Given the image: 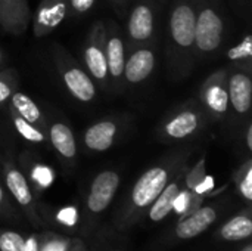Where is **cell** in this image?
<instances>
[{
    "instance_id": "1",
    "label": "cell",
    "mask_w": 252,
    "mask_h": 251,
    "mask_svg": "<svg viewBox=\"0 0 252 251\" xmlns=\"http://www.w3.org/2000/svg\"><path fill=\"white\" fill-rule=\"evenodd\" d=\"M185 167L183 158H171L157 166L148 169L134 183L131 192L118 213L115 229L121 234L126 229L131 228L152 206V203L158 198L167 183L176 176V173Z\"/></svg>"
},
{
    "instance_id": "2",
    "label": "cell",
    "mask_w": 252,
    "mask_h": 251,
    "mask_svg": "<svg viewBox=\"0 0 252 251\" xmlns=\"http://www.w3.org/2000/svg\"><path fill=\"white\" fill-rule=\"evenodd\" d=\"M120 175L114 170H103L92 182L90 192L86 200V213L89 225L84 226V232L87 234L92 229V223L109 207L112 203L118 186H120Z\"/></svg>"
},
{
    "instance_id": "3",
    "label": "cell",
    "mask_w": 252,
    "mask_h": 251,
    "mask_svg": "<svg viewBox=\"0 0 252 251\" xmlns=\"http://www.w3.org/2000/svg\"><path fill=\"white\" fill-rule=\"evenodd\" d=\"M224 22L220 13L211 6H204L196 13L195 44L201 53L216 52L223 41Z\"/></svg>"
},
{
    "instance_id": "4",
    "label": "cell",
    "mask_w": 252,
    "mask_h": 251,
    "mask_svg": "<svg viewBox=\"0 0 252 251\" xmlns=\"http://www.w3.org/2000/svg\"><path fill=\"white\" fill-rule=\"evenodd\" d=\"M3 178H4L7 191L10 192V195L13 197L16 204L22 209L27 219L34 226H40L41 222H40V216L37 213V204H35L31 186H30L27 178L24 176V173L19 169H16L15 166L7 164L3 169Z\"/></svg>"
},
{
    "instance_id": "5",
    "label": "cell",
    "mask_w": 252,
    "mask_h": 251,
    "mask_svg": "<svg viewBox=\"0 0 252 251\" xmlns=\"http://www.w3.org/2000/svg\"><path fill=\"white\" fill-rule=\"evenodd\" d=\"M196 10L188 1H179L170 16V34L174 46L188 50L195 44Z\"/></svg>"
},
{
    "instance_id": "6",
    "label": "cell",
    "mask_w": 252,
    "mask_h": 251,
    "mask_svg": "<svg viewBox=\"0 0 252 251\" xmlns=\"http://www.w3.org/2000/svg\"><path fill=\"white\" fill-rule=\"evenodd\" d=\"M219 219V207L204 206L190 212L188 216L182 217L174 228V237L177 240H192L204 234L214 225Z\"/></svg>"
},
{
    "instance_id": "7",
    "label": "cell",
    "mask_w": 252,
    "mask_h": 251,
    "mask_svg": "<svg viewBox=\"0 0 252 251\" xmlns=\"http://www.w3.org/2000/svg\"><path fill=\"white\" fill-rule=\"evenodd\" d=\"M84 64L97 81H106L109 74L105 56V30L102 24H96L89 37V43L84 49Z\"/></svg>"
},
{
    "instance_id": "8",
    "label": "cell",
    "mask_w": 252,
    "mask_h": 251,
    "mask_svg": "<svg viewBox=\"0 0 252 251\" xmlns=\"http://www.w3.org/2000/svg\"><path fill=\"white\" fill-rule=\"evenodd\" d=\"M185 167H182L176 176L167 183V186L162 189V192L158 195V198L152 203V206L148 209V217L152 223H159L162 222L171 212L176 198L183 189L185 185Z\"/></svg>"
},
{
    "instance_id": "9",
    "label": "cell",
    "mask_w": 252,
    "mask_h": 251,
    "mask_svg": "<svg viewBox=\"0 0 252 251\" xmlns=\"http://www.w3.org/2000/svg\"><path fill=\"white\" fill-rule=\"evenodd\" d=\"M61 65L62 80L69 93L80 102H90L96 96V87L92 77L77 65Z\"/></svg>"
},
{
    "instance_id": "10",
    "label": "cell",
    "mask_w": 252,
    "mask_h": 251,
    "mask_svg": "<svg viewBox=\"0 0 252 251\" xmlns=\"http://www.w3.org/2000/svg\"><path fill=\"white\" fill-rule=\"evenodd\" d=\"M68 13V4L65 0H43L38 6L34 18V34L43 37L55 30Z\"/></svg>"
},
{
    "instance_id": "11",
    "label": "cell",
    "mask_w": 252,
    "mask_h": 251,
    "mask_svg": "<svg viewBox=\"0 0 252 251\" xmlns=\"http://www.w3.org/2000/svg\"><path fill=\"white\" fill-rule=\"evenodd\" d=\"M155 68V53L148 49L142 47L134 50L128 59H126L124 65V77L128 83L137 84L146 80Z\"/></svg>"
},
{
    "instance_id": "12",
    "label": "cell",
    "mask_w": 252,
    "mask_h": 251,
    "mask_svg": "<svg viewBox=\"0 0 252 251\" xmlns=\"http://www.w3.org/2000/svg\"><path fill=\"white\" fill-rule=\"evenodd\" d=\"M229 101L238 114H247L251 108L252 81L251 77L242 71H238L229 77L227 81Z\"/></svg>"
},
{
    "instance_id": "13",
    "label": "cell",
    "mask_w": 252,
    "mask_h": 251,
    "mask_svg": "<svg viewBox=\"0 0 252 251\" xmlns=\"http://www.w3.org/2000/svg\"><path fill=\"white\" fill-rule=\"evenodd\" d=\"M154 34V12L152 9L140 3L133 7L128 18V36L131 41L143 43L151 40Z\"/></svg>"
},
{
    "instance_id": "14",
    "label": "cell",
    "mask_w": 252,
    "mask_h": 251,
    "mask_svg": "<svg viewBox=\"0 0 252 251\" xmlns=\"http://www.w3.org/2000/svg\"><path fill=\"white\" fill-rule=\"evenodd\" d=\"M28 21L27 0H0V24L10 33H22Z\"/></svg>"
},
{
    "instance_id": "15",
    "label": "cell",
    "mask_w": 252,
    "mask_h": 251,
    "mask_svg": "<svg viewBox=\"0 0 252 251\" xmlns=\"http://www.w3.org/2000/svg\"><path fill=\"white\" fill-rule=\"evenodd\" d=\"M117 124L111 120L99 121L84 132V145L94 152H103L114 145Z\"/></svg>"
},
{
    "instance_id": "16",
    "label": "cell",
    "mask_w": 252,
    "mask_h": 251,
    "mask_svg": "<svg viewBox=\"0 0 252 251\" xmlns=\"http://www.w3.org/2000/svg\"><path fill=\"white\" fill-rule=\"evenodd\" d=\"M199 121L201 117L198 111L195 109H185L179 112L176 117H173L164 127L165 136L174 141H183L193 133L198 132L199 129Z\"/></svg>"
},
{
    "instance_id": "17",
    "label": "cell",
    "mask_w": 252,
    "mask_h": 251,
    "mask_svg": "<svg viewBox=\"0 0 252 251\" xmlns=\"http://www.w3.org/2000/svg\"><path fill=\"white\" fill-rule=\"evenodd\" d=\"M49 138L53 148L59 152V155L65 160H74L77 155L75 138L71 129L65 123H53L49 129Z\"/></svg>"
},
{
    "instance_id": "18",
    "label": "cell",
    "mask_w": 252,
    "mask_h": 251,
    "mask_svg": "<svg viewBox=\"0 0 252 251\" xmlns=\"http://www.w3.org/2000/svg\"><path fill=\"white\" fill-rule=\"evenodd\" d=\"M105 56L108 65V74L112 78H120L124 74L126 65V49L123 38L118 34H111L105 40Z\"/></svg>"
},
{
    "instance_id": "19",
    "label": "cell",
    "mask_w": 252,
    "mask_h": 251,
    "mask_svg": "<svg viewBox=\"0 0 252 251\" xmlns=\"http://www.w3.org/2000/svg\"><path fill=\"white\" fill-rule=\"evenodd\" d=\"M224 241H244L252 235V220L250 213H241L229 219L219 231Z\"/></svg>"
},
{
    "instance_id": "20",
    "label": "cell",
    "mask_w": 252,
    "mask_h": 251,
    "mask_svg": "<svg viewBox=\"0 0 252 251\" xmlns=\"http://www.w3.org/2000/svg\"><path fill=\"white\" fill-rule=\"evenodd\" d=\"M204 95H205L204 101L213 112L221 115L227 111L229 93H227V87H224L221 80H217L214 83H208Z\"/></svg>"
},
{
    "instance_id": "21",
    "label": "cell",
    "mask_w": 252,
    "mask_h": 251,
    "mask_svg": "<svg viewBox=\"0 0 252 251\" xmlns=\"http://www.w3.org/2000/svg\"><path fill=\"white\" fill-rule=\"evenodd\" d=\"M10 101H12L13 111L19 117H22L24 120H27L28 123H31V124L35 126V124H38L43 120V115H41L40 108L35 105V102L28 95L21 93V92H15V93H12Z\"/></svg>"
},
{
    "instance_id": "22",
    "label": "cell",
    "mask_w": 252,
    "mask_h": 251,
    "mask_svg": "<svg viewBox=\"0 0 252 251\" xmlns=\"http://www.w3.org/2000/svg\"><path fill=\"white\" fill-rule=\"evenodd\" d=\"M12 123L16 129V132L28 142L31 143H44L46 138L43 135V132L40 129H37L34 124L28 123L27 120H24L22 117H19L15 111L12 115Z\"/></svg>"
},
{
    "instance_id": "23",
    "label": "cell",
    "mask_w": 252,
    "mask_h": 251,
    "mask_svg": "<svg viewBox=\"0 0 252 251\" xmlns=\"http://www.w3.org/2000/svg\"><path fill=\"white\" fill-rule=\"evenodd\" d=\"M74 240L69 238H62V237H56V235H50L46 234L41 240H40V246L38 251H68Z\"/></svg>"
},
{
    "instance_id": "24",
    "label": "cell",
    "mask_w": 252,
    "mask_h": 251,
    "mask_svg": "<svg viewBox=\"0 0 252 251\" xmlns=\"http://www.w3.org/2000/svg\"><path fill=\"white\" fill-rule=\"evenodd\" d=\"M25 238L15 231H0V251H22Z\"/></svg>"
},
{
    "instance_id": "25",
    "label": "cell",
    "mask_w": 252,
    "mask_h": 251,
    "mask_svg": "<svg viewBox=\"0 0 252 251\" xmlns=\"http://www.w3.org/2000/svg\"><path fill=\"white\" fill-rule=\"evenodd\" d=\"M252 56L251 36H247L238 46L232 47L227 52V58L232 61H248Z\"/></svg>"
},
{
    "instance_id": "26",
    "label": "cell",
    "mask_w": 252,
    "mask_h": 251,
    "mask_svg": "<svg viewBox=\"0 0 252 251\" xmlns=\"http://www.w3.org/2000/svg\"><path fill=\"white\" fill-rule=\"evenodd\" d=\"M31 179L38 185V188H47L53 182V172L46 166H35L31 170Z\"/></svg>"
},
{
    "instance_id": "27",
    "label": "cell",
    "mask_w": 252,
    "mask_h": 251,
    "mask_svg": "<svg viewBox=\"0 0 252 251\" xmlns=\"http://www.w3.org/2000/svg\"><path fill=\"white\" fill-rule=\"evenodd\" d=\"M238 189L241 192V195L247 200L251 201L252 200V167L251 163L247 164V169L241 178V180L238 182Z\"/></svg>"
},
{
    "instance_id": "28",
    "label": "cell",
    "mask_w": 252,
    "mask_h": 251,
    "mask_svg": "<svg viewBox=\"0 0 252 251\" xmlns=\"http://www.w3.org/2000/svg\"><path fill=\"white\" fill-rule=\"evenodd\" d=\"M56 220L59 223H62L63 226L66 228H72L77 225V220H78V212H77V207H65V209H61L56 215Z\"/></svg>"
},
{
    "instance_id": "29",
    "label": "cell",
    "mask_w": 252,
    "mask_h": 251,
    "mask_svg": "<svg viewBox=\"0 0 252 251\" xmlns=\"http://www.w3.org/2000/svg\"><path fill=\"white\" fill-rule=\"evenodd\" d=\"M94 4V0H69L71 10L74 13H86L87 10L92 9Z\"/></svg>"
},
{
    "instance_id": "30",
    "label": "cell",
    "mask_w": 252,
    "mask_h": 251,
    "mask_svg": "<svg viewBox=\"0 0 252 251\" xmlns=\"http://www.w3.org/2000/svg\"><path fill=\"white\" fill-rule=\"evenodd\" d=\"M38 246H40V240L35 234H32L28 238H25V244H24L22 251H38Z\"/></svg>"
},
{
    "instance_id": "31",
    "label": "cell",
    "mask_w": 252,
    "mask_h": 251,
    "mask_svg": "<svg viewBox=\"0 0 252 251\" xmlns=\"http://www.w3.org/2000/svg\"><path fill=\"white\" fill-rule=\"evenodd\" d=\"M10 213H12V207H10V204L7 203L6 194H4V191H3V188H1V185H0V215H1V216H7V215H10Z\"/></svg>"
},
{
    "instance_id": "32",
    "label": "cell",
    "mask_w": 252,
    "mask_h": 251,
    "mask_svg": "<svg viewBox=\"0 0 252 251\" xmlns=\"http://www.w3.org/2000/svg\"><path fill=\"white\" fill-rule=\"evenodd\" d=\"M12 96V87L7 81L0 80V104L6 102Z\"/></svg>"
},
{
    "instance_id": "33",
    "label": "cell",
    "mask_w": 252,
    "mask_h": 251,
    "mask_svg": "<svg viewBox=\"0 0 252 251\" xmlns=\"http://www.w3.org/2000/svg\"><path fill=\"white\" fill-rule=\"evenodd\" d=\"M68 251H86V247H84V244L80 240H74Z\"/></svg>"
},
{
    "instance_id": "34",
    "label": "cell",
    "mask_w": 252,
    "mask_h": 251,
    "mask_svg": "<svg viewBox=\"0 0 252 251\" xmlns=\"http://www.w3.org/2000/svg\"><path fill=\"white\" fill-rule=\"evenodd\" d=\"M247 145H248V149H252V129H248V133H247Z\"/></svg>"
},
{
    "instance_id": "35",
    "label": "cell",
    "mask_w": 252,
    "mask_h": 251,
    "mask_svg": "<svg viewBox=\"0 0 252 251\" xmlns=\"http://www.w3.org/2000/svg\"><path fill=\"white\" fill-rule=\"evenodd\" d=\"M241 251H252V244H250V243H248V244H245V246H244V249H242Z\"/></svg>"
},
{
    "instance_id": "36",
    "label": "cell",
    "mask_w": 252,
    "mask_h": 251,
    "mask_svg": "<svg viewBox=\"0 0 252 251\" xmlns=\"http://www.w3.org/2000/svg\"><path fill=\"white\" fill-rule=\"evenodd\" d=\"M1 58H3V53H1V50H0V62H1Z\"/></svg>"
}]
</instances>
